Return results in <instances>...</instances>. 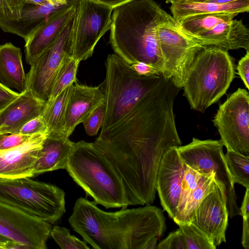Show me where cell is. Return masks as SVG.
Segmentation results:
<instances>
[{
	"mask_svg": "<svg viewBox=\"0 0 249 249\" xmlns=\"http://www.w3.org/2000/svg\"><path fill=\"white\" fill-rule=\"evenodd\" d=\"M46 132H48L47 126L40 115L25 123L19 129L18 134L32 136Z\"/></svg>",
	"mask_w": 249,
	"mask_h": 249,
	"instance_id": "cell-36",
	"label": "cell"
},
{
	"mask_svg": "<svg viewBox=\"0 0 249 249\" xmlns=\"http://www.w3.org/2000/svg\"><path fill=\"white\" fill-rule=\"evenodd\" d=\"M78 0H70L51 15L25 40L26 62L30 65L53 42L74 13Z\"/></svg>",
	"mask_w": 249,
	"mask_h": 249,
	"instance_id": "cell-16",
	"label": "cell"
},
{
	"mask_svg": "<svg viewBox=\"0 0 249 249\" xmlns=\"http://www.w3.org/2000/svg\"><path fill=\"white\" fill-rule=\"evenodd\" d=\"M191 0L194 1H196V2H206L210 0Z\"/></svg>",
	"mask_w": 249,
	"mask_h": 249,
	"instance_id": "cell-50",
	"label": "cell"
},
{
	"mask_svg": "<svg viewBox=\"0 0 249 249\" xmlns=\"http://www.w3.org/2000/svg\"><path fill=\"white\" fill-rule=\"evenodd\" d=\"M185 167L177 147H173L163 155L158 170L156 191L164 211L172 219L177 214Z\"/></svg>",
	"mask_w": 249,
	"mask_h": 249,
	"instance_id": "cell-13",
	"label": "cell"
},
{
	"mask_svg": "<svg viewBox=\"0 0 249 249\" xmlns=\"http://www.w3.org/2000/svg\"><path fill=\"white\" fill-rule=\"evenodd\" d=\"M66 4L50 2L37 5L25 3L19 19L5 24L0 29L25 40L51 15Z\"/></svg>",
	"mask_w": 249,
	"mask_h": 249,
	"instance_id": "cell-22",
	"label": "cell"
},
{
	"mask_svg": "<svg viewBox=\"0 0 249 249\" xmlns=\"http://www.w3.org/2000/svg\"><path fill=\"white\" fill-rule=\"evenodd\" d=\"M105 101L103 89L76 82L71 86L65 115V131L70 136L76 126Z\"/></svg>",
	"mask_w": 249,
	"mask_h": 249,
	"instance_id": "cell-17",
	"label": "cell"
},
{
	"mask_svg": "<svg viewBox=\"0 0 249 249\" xmlns=\"http://www.w3.org/2000/svg\"><path fill=\"white\" fill-rule=\"evenodd\" d=\"M157 249H187L182 231L179 228L171 232L157 245Z\"/></svg>",
	"mask_w": 249,
	"mask_h": 249,
	"instance_id": "cell-34",
	"label": "cell"
},
{
	"mask_svg": "<svg viewBox=\"0 0 249 249\" xmlns=\"http://www.w3.org/2000/svg\"><path fill=\"white\" fill-rule=\"evenodd\" d=\"M181 0H166V3H171V4H172V3H174L178 2V1H180Z\"/></svg>",
	"mask_w": 249,
	"mask_h": 249,
	"instance_id": "cell-48",
	"label": "cell"
},
{
	"mask_svg": "<svg viewBox=\"0 0 249 249\" xmlns=\"http://www.w3.org/2000/svg\"><path fill=\"white\" fill-rule=\"evenodd\" d=\"M8 240H9L0 234V242L6 243Z\"/></svg>",
	"mask_w": 249,
	"mask_h": 249,
	"instance_id": "cell-47",
	"label": "cell"
},
{
	"mask_svg": "<svg viewBox=\"0 0 249 249\" xmlns=\"http://www.w3.org/2000/svg\"><path fill=\"white\" fill-rule=\"evenodd\" d=\"M229 213L218 186L206 196L196 208L190 223L202 231L216 247L226 243Z\"/></svg>",
	"mask_w": 249,
	"mask_h": 249,
	"instance_id": "cell-14",
	"label": "cell"
},
{
	"mask_svg": "<svg viewBox=\"0 0 249 249\" xmlns=\"http://www.w3.org/2000/svg\"><path fill=\"white\" fill-rule=\"evenodd\" d=\"M182 231L187 249H215L216 247L207 237L191 223L178 225Z\"/></svg>",
	"mask_w": 249,
	"mask_h": 249,
	"instance_id": "cell-29",
	"label": "cell"
},
{
	"mask_svg": "<svg viewBox=\"0 0 249 249\" xmlns=\"http://www.w3.org/2000/svg\"><path fill=\"white\" fill-rule=\"evenodd\" d=\"M66 133L48 134L44 140L36 162L34 176L66 169L74 142Z\"/></svg>",
	"mask_w": 249,
	"mask_h": 249,
	"instance_id": "cell-20",
	"label": "cell"
},
{
	"mask_svg": "<svg viewBox=\"0 0 249 249\" xmlns=\"http://www.w3.org/2000/svg\"><path fill=\"white\" fill-rule=\"evenodd\" d=\"M203 47L228 51L243 48L249 51V30L241 20L219 23L194 37Z\"/></svg>",
	"mask_w": 249,
	"mask_h": 249,
	"instance_id": "cell-18",
	"label": "cell"
},
{
	"mask_svg": "<svg viewBox=\"0 0 249 249\" xmlns=\"http://www.w3.org/2000/svg\"><path fill=\"white\" fill-rule=\"evenodd\" d=\"M96 2L105 5L113 9L132 0H91Z\"/></svg>",
	"mask_w": 249,
	"mask_h": 249,
	"instance_id": "cell-41",
	"label": "cell"
},
{
	"mask_svg": "<svg viewBox=\"0 0 249 249\" xmlns=\"http://www.w3.org/2000/svg\"><path fill=\"white\" fill-rule=\"evenodd\" d=\"M50 235L62 249H89L86 242L70 234V230L65 227L55 226Z\"/></svg>",
	"mask_w": 249,
	"mask_h": 249,
	"instance_id": "cell-31",
	"label": "cell"
},
{
	"mask_svg": "<svg viewBox=\"0 0 249 249\" xmlns=\"http://www.w3.org/2000/svg\"><path fill=\"white\" fill-rule=\"evenodd\" d=\"M0 83L19 93L26 90L21 50L11 43L0 45Z\"/></svg>",
	"mask_w": 249,
	"mask_h": 249,
	"instance_id": "cell-21",
	"label": "cell"
},
{
	"mask_svg": "<svg viewBox=\"0 0 249 249\" xmlns=\"http://www.w3.org/2000/svg\"><path fill=\"white\" fill-rule=\"evenodd\" d=\"M113 9L91 0H78L72 37V57L79 61L92 55L101 37L109 30Z\"/></svg>",
	"mask_w": 249,
	"mask_h": 249,
	"instance_id": "cell-11",
	"label": "cell"
},
{
	"mask_svg": "<svg viewBox=\"0 0 249 249\" xmlns=\"http://www.w3.org/2000/svg\"><path fill=\"white\" fill-rule=\"evenodd\" d=\"M51 224L0 200V234L28 249H46Z\"/></svg>",
	"mask_w": 249,
	"mask_h": 249,
	"instance_id": "cell-12",
	"label": "cell"
},
{
	"mask_svg": "<svg viewBox=\"0 0 249 249\" xmlns=\"http://www.w3.org/2000/svg\"><path fill=\"white\" fill-rule=\"evenodd\" d=\"M105 111V102L101 104L82 123L87 135H96L103 125Z\"/></svg>",
	"mask_w": 249,
	"mask_h": 249,
	"instance_id": "cell-33",
	"label": "cell"
},
{
	"mask_svg": "<svg viewBox=\"0 0 249 249\" xmlns=\"http://www.w3.org/2000/svg\"><path fill=\"white\" fill-rule=\"evenodd\" d=\"M170 10L173 18L178 22L188 16L216 12L241 13L249 11V0H240L227 4L211 2H196L183 0L171 4Z\"/></svg>",
	"mask_w": 249,
	"mask_h": 249,
	"instance_id": "cell-23",
	"label": "cell"
},
{
	"mask_svg": "<svg viewBox=\"0 0 249 249\" xmlns=\"http://www.w3.org/2000/svg\"><path fill=\"white\" fill-rule=\"evenodd\" d=\"M237 69L245 87L249 89V51H246L245 55L239 60Z\"/></svg>",
	"mask_w": 249,
	"mask_h": 249,
	"instance_id": "cell-37",
	"label": "cell"
},
{
	"mask_svg": "<svg viewBox=\"0 0 249 249\" xmlns=\"http://www.w3.org/2000/svg\"><path fill=\"white\" fill-rule=\"evenodd\" d=\"M201 176V175L186 165L181 183L180 196L175 216L182 212L191 194L199 184Z\"/></svg>",
	"mask_w": 249,
	"mask_h": 249,
	"instance_id": "cell-30",
	"label": "cell"
},
{
	"mask_svg": "<svg viewBox=\"0 0 249 249\" xmlns=\"http://www.w3.org/2000/svg\"><path fill=\"white\" fill-rule=\"evenodd\" d=\"M65 169L96 204L107 209L129 205L121 178L93 142H74Z\"/></svg>",
	"mask_w": 249,
	"mask_h": 249,
	"instance_id": "cell-3",
	"label": "cell"
},
{
	"mask_svg": "<svg viewBox=\"0 0 249 249\" xmlns=\"http://www.w3.org/2000/svg\"><path fill=\"white\" fill-rule=\"evenodd\" d=\"M19 94V93L9 89L0 83V111Z\"/></svg>",
	"mask_w": 249,
	"mask_h": 249,
	"instance_id": "cell-38",
	"label": "cell"
},
{
	"mask_svg": "<svg viewBox=\"0 0 249 249\" xmlns=\"http://www.w3.org/2000/svg\"><path fill=\"white\" fill-rule=\"evenodd\" d=\"M105 66V111L100 137L116 128L162 76L139 74L115 53L108 55Z\"/></svg>",
	"mask_w": 249,
	"mask_h": 249,
	"instance_id": "cell-4",
	"label": "cell"
},
{
	"mask_svg": "<svg viewBox=\"0 0 249 249\" xmlns=\"http://www.w3.org/2000/svg\"><path fill=\"white\" fill-rule=\"evenodd\" d=\"M25 3V0H0V28L8 23L18 21Z\"/></svg>",
	"mask_w": 249,
	"mask_h": 249,
	"instance_id": "cell-32",
	"label": "cell"
},
{
	"mask_svg": "<svg viewBox=\"0 0 249 249\" xmlns=\"http://www.w3.org/2000/svg\"><path fill=\"white\" fill-rule=\"evenodd\" d=\"M241 215H249V189H246L240 209Z\"/></svg>",
	"mask_w": 249,
	"mask_h": 249,
	"instance_id": "cell-42",
	"label": "cell"
},
{
	"mask_svg": "<svg viewBox=\"0 0 249 249\" xmlns=\"http://www.w3.org/2000/svg\"><path fill=\"white\" fill-rule=\"evenodd\" d=\"M65 192L29 177L0 178V200L50 224L65 213Z\"/></svg>",
	"mask_w": 249,
	"mask_h": 249,
	"instance_id": "cell-6",
	"label": "cell"
},
{
	"mask_svg": "<svg viewBox=\"0 0 249 249\" xmlns=\"http://www.w3.org/2000/svg\"><path fill=\"white\" fill-rule=\"evenodd\" d=\"M5 243L0 242V249H5Z\"/></svg>",
	"mask_w": 249,
	"mask_h": 249,
	"instance_id": "cell-49",
	"label": "cell"
},
{
	"mask_svg": "<svg viewBox=\"0 0 249 249\" xmlns=\"http://www.w3.org/2000/svg\"><path fill=\"white\" fill-rule=\"evenodd\" d=\"M48 133L34 134L22 144L0 153V178H16L34 176L38 153Z\"/></svg>",
	"mask_w": 249,
	"mask_h": 249,
	"instance_id": "cell-15",
	"label": "cell"
},
{
	"mask_svg": "<svg viewBox=\"0 0 249 249\" xmlns=\"http://www.w3.org/2000/svg\"><path fill=\"white\" fill-rule=\"evenodd\" d=\"M68 221L95 249H143L151 238L166 230L163 211L156 206L106 212L82 197L76 200Z\"/></svg>",
	"mask_w": 249,
	"mask_h": 249,
	"instance_id": "cell-1",
	"label": "cell"
},
{
	"mask_svg": "<svg viewBox=\"0 0 249 249\" xmlns=\"http://www.w3.org/2000/svg\"><path fill=\"white\" fill-rule=\"evenodd\" d=\"M75 11L53 42L31 65L26 75V91L44 103L49 97L62 62L67 57H72V37Z\"/></svg>",
	"mask_w": 249,
	"mask_h": 249,
	"instance_id": "cell-9",
	"label": "cell"
},
{
	"mask_svg": "<svg viewBox=\"0 0 249 249\" xmlns=\"http://www.w3.org/2000/svg\"><path fill=\"white\" fill-rule=\"evenodd\" d=\"M231 12H216L192 15L178 22L193 37L211 29L216 25L230 21L238 15Z\"/></svg>",
	"mask_w": 249,
	"mask_h": 249,
	"instance_id": "cell-25",
	"label": "cell"
},
{
	"mask_svg": "<svg viewBox=\"0 0 249 249\" xmlns=\"http://www.w3.org/2000/svg\"><path fill=\"white\" fill-rule=\"evenodd\" d=\"M217 184L213 175H202L199 184L191 194L182 212L173 219L178 225L189 223L193 214L202 199L214 191Z\"/></svg>",
	"mask_w": 249,
	"mask_h": 249,
	"instance_id": "cell-26",
	"label": "cell"
},
{
	"mask_svg": "<svg viewBox=\"0 0 249 249\" xmlns=\"http://www.w3.org/2000/svg\"><path fill=\"white\" fill-rule=\"evenodd\" d=\"M31 136L16 133H0V153L22 144Z\"/></svg>",
	"mask_w": 249,
	"mask_h": 249,
	"instance_id": "cell-35",
	"label": "cell"
},
{
	"mask_svg": "<svg viewBox=\"0 0 249 249\" xmlns=\"http://www.w3.org/2000/svg\"><path fill=\"white\" fill-rule=\"evenodd\" d=\"M138 74L143 75H161L153 67L143 62H137L130 65Z\"/></svg>",
	"mask_w": 249,
	"mask_h": 249,
	"instance_id": "cell-39",
	"label": "cell"
},
{
	"mask_svg": "<svg viewBox=\"0 0 249 249\" xmlns=\"http://www.w3.org/2000/svg\"><path fill=\"white\" fill-rule=\"evenodd\" d=\"M224 157L233 183L249 189V156L227 150Z\"/></svg>",
	"mask_w": 249,
	"mask_h": 249,
	"instance_id": "cell-28",
	"label": "cell"
},
{
	"mask_svg": "<svg viewBox=\"0 0 249 249\" xmlns=\"http://www.w3.org/2000/svg\"><path fill=\"white\" fill-rule=\"evenodd\" d=\"M79 63L80 61L71 56L68 57L64 60L57 73L45 104L51 103L64 90L76 82V73Z\"/></svg>",
	"mask_w": 249,
	"mask_h": 249,
	"instance_id": "cell-27",
	"label": "cell"
},
{
	"mask_svg": "<svg viewBox=\"0 0 249 249\" xmlns=\"http://www.w3.org/2000/svg\"><path fill=\"white\" fill-rule=\"evenodd\" d=\"M234 73L228 51L203 48L189 68L182 87L191 108L204 112L226 93Z\"/></svg>",
	"mask_w": 249,
	"mask_h": 249,
	"instance_id": "cell-5",
	"label": "cell"
},
{
	"mask_svg": "<svg viewBox=\"0 0 249 249\" xmlns=\"http://www.w3.org/2000/svg\"><path fill=\"white\" fill-rule=\"evenodd\" d=\"M157 34L164 61L161 75L170 78L177 87L181 89L195 58L204 47L162 9Z\"/></svg>",
	"mask_w": 249,
	"mask_h": 249,
	"instance_id": "cell-7",
	"label": "cell"
},
{
	"mask_svg": "<svg viewBox=\"0 0 249 249\" xmlns=\"http://www.w3.org/2000/svg\"><path fill=\"white\" fill-rule=\"evenodd\" d=\"M220 140H200L193 138L190 143L177 147L184 163L201 175H213L224 196L229 217L241 215L233 183L225 161Z\"/></svg>",
	"mask_w": 249,
	"mask_h": 249,
	"instance_id": "cell-8",
	"label": "cell"
},
{
	"mask_svg": "<svg viewBox=\"0 0 249 249\" xmlns=\"http://www.w3.org/2000/svg\"><path fill=\"white\" fill-rule=\"evenodd\" d=\"M26 3L34 5H44L51 2L49 0H25Z\"/></svg>",
	"mask_w": 249,
	"mask_h": 249,
	"instance_id": "cell-44",
	"label": "cell"
},
{
	"mask_svg": "<svg viewBox=\"0 0 249 249\" xmlns=\"http://www.w3.org/2000/svg\"><path fill=\"white\" fill-rule=\"evenodd\" d=\"M238 0H210L208 1L218 4H227L232 3Z\"/></svg>",
	"mask_w": 249,
	"mask_h": 249,
	"instance_id": "cell-45",
	"label": "cell"
},
{
	"mask_svg": "<svg viewBox=\"0 0 249 249\" xmlns=\"http://www.w3.org/2000/svg\"><path fill=\"white\" fill-rule=\"evenodd\" d=\"M158 237L151 238L145 244L143 249H156L157 247Z\"/></svg>",
	"mask_w": 249,
	"mask_h": 249,
	"instance_id": "cell-43",
	"label": "cell"
},
{
	"mask_svg": "<svg viewBox=\"0 0 249 249\" xmlns=\"http://www.w3.org/2000/svg\"><path fill=\"white\" fill-rule=\"evenodd\" d=\"M49 0L52 2L66 4L70 0Z\"/></svg>",
	"mask_w": 249,
	"mask_h": 249,
	"instance_id": "cell-46",
	"label": "cell"
},
{
	"mask_svg": "<svg viewBox=\"0 0 249 249\" xmlns=\"http://www.w3.org/2000/svg\"><path fill=\"white\" fill-rule=\"evenodd\" d=\"M213 122L227 150L249 156V93L238 89L220 105Z\"/></svg>",
	"mask_w": 249,
	"mask_h": 249,
	"instance_id": "cell-10",
	"label": "cell"
},
{
	"mask_svg": "<svg viewBox=\"0 0 249 249\" xmlns=\"http://www.w3.org/2000/svg\"><path fill=\"white\" fill-rule=\"evenodd\" d=\"M243 217V231L241 243L245 249H249V215Z\"/></svg>",
	"mask_w": 249,
	"mask_h": 249,
	"instance_id": "cell-40",
	"label": "cell"
},
{
	"mask_svg": "<svg viewBox=\"0 0 249 249\" xmlns=\"http://www.w3.org/2000/svg\"><path fill=\"white\" fill-rule=\"evenodd\" d=\"M45 103L25 91L0 111V133H16L29 121L41 115Z\"/></svg>",
	"mask_w": 249,
	"mask_h": 249,
	"instance_id": "cell-19",
	"label": "cell"
},
{
	"mask_svg": "<svg viewBox=\"0 0 249 249\" xmlns=\"http://www.w3.org/2000/svg\"><path fill=\"white\" fill-rule=\"evenodd\" d=\"M71 86L64 90L51 103L45 104L41 116L48 134L66 133L65 115Z\"/></svg>",
	"mask_w": 249,
	"mask_h": 249,
	"instance_id": "cell-24",
	"label": "cell"
},
{
	"mask_svg": "<svg viewBox=\"0 0 249 249\" xmlns=\"http://www.w3.org/2000/svg\"><path fill=\"white\" fill-rule=\"evenodd\" d=\"M109 41L130 65L143 62L161 74L164 65L157 34L161 8L153 0H132L115 8Z\"/></svg>",
	"mask_w": 249,
	"mask_h": 249,
	"instance_id": "cell-2",
	"label": "cell"
}]
</instances>
